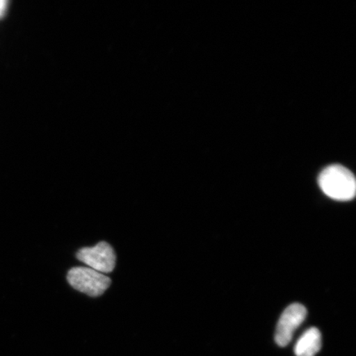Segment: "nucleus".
<instances>
[{"label": "nucleus", "mask_w": 356, "mask_h": 356, "mask_svg": "<svg viewBox=\"0 0 356 356\" xmlns=\"http://www.w3.org/2000/svg\"><path fill=\"white\" fill-rule=\"evenodd\" d=\"M7 3V1H4V0H0V17H2L4 15V13H6Z\"/></svg>", "instance_id": "6"}, {"label": "nucleus", "mask_w": 356, "mask_h": 356, "mask_svg": "<svg viewBox=\"0 0 356 356\" xmlns=\"http://www.w3.org/2000/svg\"><path fill=\"white\" fill-rule=\"evenodd\" d=\"M318 184L327 197L337 202H349L355 197V177L349 169L339 164L325 168L319 175Z\"/></svg>", "instance_id": "1"}, {"label": "nucleus", "mask_w": 356, "mask_h": 356, "mask_svg": "<svg viewBox=\"0 0 356 356\" xmlns=\"http://www.w3.org/2000/svg\"><path fill=\"white\" fill-rule=\"evenodd\" d=\"M307 309L300 304H293L283 312L279 319L275 340L277 345L284 347L291 343L293 333L304 323Z\"/></svg>", "instance_id": "4"}, {"label": "nucleus", "mask_w": 356, "mask_h": 356, "mask_svg": "<svg viewBox=\"0 0 356 356\" xmlns=\"http://www.w3.org/2000/svg\"><path fill=\"white\" fill-rule=\"evenodd\" d=\"M70 286L91 297L100 296L111 286V280L104 274L87 267H74L67 275Z\"/></svg>", "instance_id": "2"}, {"label": "nucleus", "mask_w": 356, "mask_h": 356, "mask_svg": "<svg viewBox=\"0 0 356 356\" xmlns=\"http://www.w3.org/2000/svg\"><path fill=\"white\" fill-rule=\"evenodd\" d=\"M78 260L100 273H110L115 268V254L113 247L106 242L95 247L83 248L77 252Z\"/></svg>", "instance_id": "3"}, {"label": "nucleus", "mask_w": 356, "mask_h": 356, "mask_svg": "<svg viewBox=\"0 0 356 356\" xmlns=\"http://www.w3.org/2000/svg\"><path fill=\"white\" fill-rule=\"evenodd\" d=\"M322 347V335L318 328L308 329L295 346L296 356H314Z\"/></svg>", "instance_id": "5"}]
</instances>
